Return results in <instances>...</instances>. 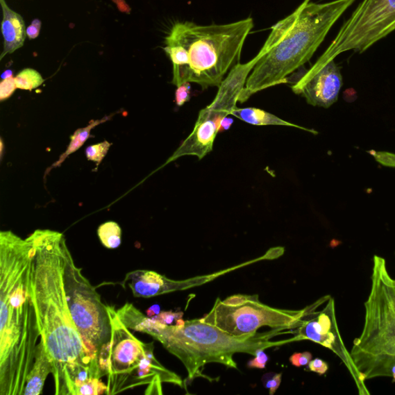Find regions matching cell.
Masks as SVG:
<instances>
[{
	"instance_id": "603a6c76",
	"label": "cell",
	"mask_w": 395,
	"mask_h": 395,
	"mask_svg": "<svg viewBox=\"0 0 395 395\" xmlns=\"http://www.w3.org/2000/svg\"><path fill=\"white\" fill-rule=\"evenodd\" d=\"M282 380V373H267L262 378L263 385L269 390V394L274 395L278 389Z\"/></svg>"
},
{
	"instance_id": "8992f818",
	"label": "cell",
	"mask_w": 395,
	"mask_h": 395,
	"mask_svg": "<svg viewBox=\"0 0 395 395\" xmlns=\"http://www.w3.org/2000/svg\"><path fill=\"white\" fill-rule=\"evenodd\" d=\"M364 308V328L350 352L353 362L364 381L380 377L395 381V279L377 255Z\"/></svg>"
},
{
	"instance_id": "30bf717a",
	"label": "cell",
	"mask_w": 395,
	"mask_h": 395,
	"mask_svg": "<svg viewBox=\"0 0 395 395\" xmlns=\"http://www.w3.org/2000/svg\"><path fill=\"white\" fill-rule=\"evenodd\" d=\"M394 31L395 0H363L317 60L328 62L350 51L363 53Z\"/></svg>"
},
{
	"instance_id": "4fadbf2b",
	"label": "cell",
	"mask_w": 395,
	"mask_h": 395,
	"mask_svg": "<svg viewBox=\"0 0 395 395\" xmlns=\"http://www.w3.org/2000/svg\"><path fill=\"white\" fill-rule=\"evenodd\" d=\"M343 78L335 60L317 61L292 86V91L301 95L310 106L329 108L338 99Z\"/></svg>"
},
{
	"instance_id": "9c48e42d",
	"label": "cell",
	"mask_w": 395,
	"mask_h": 395,
	"mask_svg": "<svg viewBox=\"0 0 395 395\" xmlns=\"http://www.w3.org/2000/svg\"><path fill=\"white\" fill-rule=\"evenodd\" d=\"M307 308L277 309L261 303L258 295L237 294L225 301L217 298L210 313L202 320L231 335L249 336L258 334L262 327L282 330L296 328Z\"/></svg>"
},
{
	"instance_id": "2e32d148",
	"label": "cell",
	"mask_w": 395,
	"mask_h": 395,
	"mask_svg": "<svg viewBox=\"0 0 395 395\" xmlns=\"http://www.w3.org/2000/svg\"><path fill=\"white\" fill-rule=\"evenodd\" d=\"M53 371L51 358L46 344L40 339L37 346L35 360L26 378L24 395H39L43 393L45 381Z\"/></svg>"
},
{
	"instance_id": "cb8c5ba5",
	"label": "cell",
	"mask_w": 395,
	"mask_h": 395,
	"mask_svg": "<svg viewBox=\"0 0 395 395\" xmlns=\"http://www.w3.org/2000/svg\"><path fill=\"white\" fill-rule=\"evenodd\" d=\"M367 153L371 155L381 165L387 167L395 168V154L387 151H369Z\"/></svg>"
},
{
	"instance_id": "f546056e",
	"label": "cell",
	"mask_w": 395,
	"mask_h": 395,
	"mask_svg": "<svg viewBox=\"0 0 395 395\" xmlns=\"http://www.w3.org/2000/svg\"><path fill=\"white\" fill-rule=\"evenodd\" d=\"M309 369L311 371L317 373L319 374H324L328 371V364L326 363L324 360L320 358H316L314 360H311L308 364Z\"/></svg>"
},
{
	"instance_id": "4316f807",
	"label": "cell",
	"mask_w": 395,
	"mask_h": 395,
	"mask_svg": "<svg viewBox=\"0 0 395 395\" xmlns=\"http://www.w3.org/2000/svg\"><path fill=\"white\" fill-rule=\"evenodd\" d=\"M183 317V312H177V313H174V312L169 311L161 312L160 314L151 317V318L154 319L155 321L160 322L163 324L171 325L175 321L177 322L178 320H180V319H182Z\"/></svg>"
},
{
	"instance_id": "ac0fdd59",
	"label": "cell",
	"mask_w": 395,
	"mask_h": 395,
	"mask_svg": "<svg viewBox=\"0 0 395 395\" xmlns=\"http://www.w3.org/2000/svg\"><path fill=\"white\" fill-rule=\"evenodd\" d=\"M110 119V117H103V119L101 120L92 121L87 127L79 128L76 131L74 135L71 137V142L69 144L67 149L65 153L60 157L59 160L53 165L50 169L58 167V166L61 165L69 156L74 153V152L77 151L83 146V145H84L90 136H91V131L93 128L99 126V124L107 121Z\"/></svg>"
},
{
	"instance_id": "7a4b0ae2",
	"label": "cell",
	"mask_w": 395,
	"mask_h": 395,
	"mask_svg": "<svg viewBox=\"0 0 395 395\" xmlns=\"http://www.w3.org/2000/svg\"><path fill=\"white\" fill-rule=\"evenodd\" d=\"M33 247L0 233V395H24L40 339L31 294Z\"/></svg>"
},
{
	"instance_id": "ffe728a7",
	"label": "cell",
	"mask_w": 395,
	"mask_h": 395,
	"mask_svg": "<svg viewBox=\"0 0 395 395\" xmlns=\"http://www.w3.org/2000/svg\"><path fill=\"white\" fill-rule=\"evenodd\" d=\"M17 88L32 91L44 84V79L42 76L32 68L24 69L19 72L15 78Z\"/></svg>"
},
{
	"instance_id": "484cf974",
	"label": "cell",
	"mask_w": 395,
	"mask_h": 395,
	"mask_svg": "<svg viewBox=\"0 0 395 395\" xmlns=\"http://www.w3.org/2000/svg\"><path fill=\"white\" fill-rule=\"evenodd\" d=\"M191 99V83H184L177 87L176 92V103L179 107L185 105Z\"/></svg>"
},
{
	"instance_id": "ba28073f",
	"label": "cell",
	"mask_w": 395,
	"mask_h": 395,
	"mask_svg": "<svg viewBox=\"0 0 395 395\" xmlns=\"http://www.w3.org/2000/svg\"><path fill=\"white\" fill-rule=\"evenodd\" d=\"M277 40L270 33L266 43L256 56L246 64L238 63L230 70L219 86V91L209 106L200 110L192 133L183 142L167 163L186 156H196L199 160L213 150L219 133L221 123L237 108L239 95L244 89L249 74L258 61L276 44Z\"/></svg>"
},
{
	"instance_id": "8fae6325",
	"label": "cell",
	"mask_w": 395,
	"mask_h": 395,
	"mask_svg": "<svg viewBox=\"0 0 395 395\" xmlns=\"http://www.w3.org/2000/svg\"><path fill=\"white\" fill-rule=\"evenodd\" d=\"M112 321V335L106 364L108 395L136 387V379L143 362L153 342L144 343L124 325L117 310L108 306Z\"/></svg>"
},
{
	"instance_id": "f1b7e54d",
	"label": "cell",
	"mask_w": 395,
	"mask_h": 395,
	"mask_svg": "<svg viewBox=\"0 0 395 395\" xmlns=\"http://www.w3.org/2000/svg\"><path fill=\"white\" fill-rule=\"evenodd\" d=\"M312 358L313 357L310 352L295 353L289 358V362L295 367H300L308 365Z\"/></svg>"
},
{
	"instance_id": "7c38bea8",
	"label": "cell",
	"mask_w": 395,
	"mask_h": 395,
	"mask_svg": "<svg viewBox=\"0 0 395 395\" xmlns=\"http://www.w3.org/2000/svg\"><path fill=\"white\" fill-rule=\"evenodd\" d=\"M306 314L301 318L294 331L298 341L309 339L334 352L342 359L349 371L360 395L370 394L346 348L338 329L334 298L325 296L307 307Z\"/></svg>"
},
{
	"instance_id": "52a82bcc",
	"label": "cell",
	"mask_w": 395,
	"mask_h": 395,
	"mask_svg": "<svg viewBox=\"0 0 395 395\" xmlns=\"http://www.w3.org/2000/svg\"><path fill=\"white\" fill-rule=\"evenodd\" d=\"M64 282L69 309L76 327L101 378L106 376V364L112 335L108 305L76 266L67 245L65 249Z\"/></svg>"
},
{
	"instance_id": "3957f363",
	"label": "cell",
	"mask_w": 395,
	"mask_h": 395,
	"mask_svg": "<svg viewBox=\"0 0 395 395\" xmlns=\"http://www.w3.org/2000/svg\"><path fill=\"white\" fill-rule=\"evenodd\" d=\"M116 310L129 330L151 336L181 360L188 373L187 380L190 383L197 378L212 380L203 373L207 364L219 363L238 369L233 360L235 353H246L255 356L259 349L267 350L299 342L296 337L279 342L270 341L274 337L282 335L283 330L277 329L255 335L233 336L204 322L202 318L186 321L180 319L174 325H166L145 316L129 303Z\"/></svg>"
},
{
	"instance_id": "d4e9b609",
	"label": "cell",
	"mask_w": 395,
	"mask_h": 395,
	"mask_svg": "<svg viewBox=\"0 0 395 395\" xmlns=\"http://www.w3.org/2000/svg\"><path fill=\"white\" fill-rule=\"evenodd\" d=\"M17 88L15 78L12 76L5 78L0 84V100L4 101L10 98Z\"/></svg>"
},
{
	"instance_id": "5bb4252c",
	"label": "cell",
	"mask_w": 395,
	"mask_h": 395,
	"mask_svg": "<svg viewBox=\"0 0 395 395\" xmlns=\"http://www.w3.org/2000/svg\"><path fill=\"white\" fill-rule=\"evenodd\" d=\"M265 260L264 256L249 261L242 264L221 270V271L210 275H205L185 280H173L151 270L137 269L129 272L122 282L123 287H128L135 297L151 298L176 291L185 290L192 287L203 285L219 276L233 271L235 269L251 264L254 262Z\"/></svg>"
},
{
	"instance_id": "1f68e13d",
	"label": "cell",
	"mask_w": 395,
	"mask_h": 395,
	"mask_svg": "<svg viewBox=\"0 0 395 395\" xmlns=\"http://www.w3.org/2000/svg\"><path fill=\"white\" fill-rule=\"evenodd\" d=\"M233 123V120L232 119H228L227 117H225V119L221 123L219 133H223V131L230 129Z\"/></svg>"
},
{
	"instance_id": "9a60e30c",
	"label": "cell",
	"mask_w": 395,
	"mask_h": 395,
	"mask_svg": "<svg viewBox=\"0 0 395 395\" xmlns=\"http://www.w3.org/2000/svg\"><path fill=\"white\" fill-rule=\"evenodd\" d=\"M0 3H1L3 12L2 33L4 38V47L1 58H0L3 59L6 54L12 53L24 46L26 30L23 17L19 13L12 10L5 0H0Z\"/></svg>"
},
{
	"instance_id": "44dd1931",
	"label": "cell",
	"mask_w": 395,
	"mask_h": 395,
	"mask_svg": "<svg viewBox=\"0 0 395 395\" xmlns=\"http://www.w3.org/2000/svg\"><path fill=\"white\" fill-rule=\"evenodd\" d=\"M108 390V385L103 384L101 378H89L78 385L76 395L107 394Z\"/></svg>"
},
{
	"instance_id": "4dcf8cb0",
	"label": "cell",
	"mask_w": 395,
	"mask_h": 395,
	"mask_svg": "<svg viewBox=\"0 0 395 395\" xmlns=\"http://www.w3.org/2000/svg\"><path fill=\"white\" fill-rule=\"evenodd\" d=\"M41 22L39 19L33 20L32 24L26 29V35L30 39H35L39 36Z\"/></svg>"
},
{
	"instance_id": "d6986e66",
	"label": "cell",
	"mask_w": 395,
	"mask_h": 395,
	"mask_svg": "<svg viewBox=\"0 0 395 395\" xmlns=\"http://www.w3.org/2000/svg\"><path fill=\"white\" fill-rule=\"evenodd\" d=\"M98 235L103 246L108 249H116L121 244V227L115 221H107L101 225Z\"/></svg>"
},
{
	"instance_id": "5b68a950",
	"label": "cell",
	"mask_w": 395,
	"mask_h": 395,
	"mask_svg": "<svg viewBox=\"0 0 395 395\" xmlns=\"http://www.w3.org/2000/svg\"><path fill=\"white\" fill-rule=\"evenodd\" d=\"M356 0L317 3L304 0L287 17L284 35L255 65L239 99L244 103L253 94L287 83V77L314 56L329 31Z\"/></svg>"
},
{
	"instance_id": "277c9868",
	"label": "cell",
	"mask_w": 395,
	"mask_h": 395,
	"mask_svg": "<svg viewBox=\"0 0 395 395\" xmlns=\"http://www.w3.org/2000/svg\"><path fill=\"white\" fill-rule=\"evenodd\" d=\"M253 26L251 17L221 25L176 24L164 48L173 65L172 84L194 83L203 90L219 87L228 72L239 63Z\"/></svg>"
},
{
	"instance_id": "7402d4cb",
	"label": "cell",
	"mask_w": 395,
	"mask_h": 395,
	"mask_svg": "<svg viewBox=\"0 0 395 395\" xmlns=\"http://www.w3.org/2000/svg\"><path fill=\"white\" fill-rule=\"evenodd\" d=\"M110 145H112V144L105 141L88 146L85 151L88 160L96 162L98 165H99L103 159L105 158L108 154Z\"/></svg>"
},
{
	"instance_id": "6da1fadb",
	"label": "cell",
	"mask_w": 395,
	"mask_h": 395,
	"mask_svg": "<svg viewBox=\"0 0 395 395\" xmlns=\"http://www.w3.org/2000/svg\"><path fill=\"white\" fill-rule=\"evenodd\" d=\"M29 239L33 247L31 294L40 338L51 358L55 395H76L89 378L99 377L69 309L64 282L63 233L37 230Z\"/></svg>"
},
{
	"instance_id": "e0dca14e",
	"label": "cell",
	"mask_w": 395,
	"mask_h": 395,
	"mask_svg": "<svg viewBox=\"0 0 395 395\" xmlns=\"http://www.w3.org/2000/svg\"><path fill=\"white\" fill-rule=\"evenodd\" d=\"M231 115L238 119L253 124L256 126H286L299 128L303 131H309L310 133L317 135V133L313 129H308L303 128L294 123L288 122L285 120L280 119L279 117L276 116L271 113L266 112L260 108H235L232 110Z\"/></svg>"
},
{
	"instance_id": "83f0119b",
	"label": "cell",
	"mask_w": 395,
	"mask_h": 395,
	"mask_svg": "<svg viewBox=\"0 0 395 395\" xmlns=\"http://www.w3.org/2000/svg\"><path fill=\"white\" fill-rule=\"evenodd\" d=\"M263 349L256 351L255 358L248 362V367L264 369L269 360V357L266 355Z\"/></svg>"
}]
</instances>
